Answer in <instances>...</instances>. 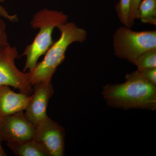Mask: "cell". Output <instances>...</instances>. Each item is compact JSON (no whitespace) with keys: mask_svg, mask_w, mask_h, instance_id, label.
<instances>
[{"mask_svg":"<svg viewBox=\"0 0 156 156\" xmlns=\"http://www.w3.org/2000/svg\"><path fill=\"white\" fill-rule=\"evenodd\" d=\"M139 71V70H138ZM143 76L151 83L156 86V68L139 71Z\"/></svg>","mask_w":156,"mask_h":156,"instance_id":"17","label":"cell"},{"mask_svg":"<svg viewBox=\"0 0 156 156\" xmlns=\"http://www.w3.org/2000/svg\"><path fill=\"white\" fill-rule=\"evenodd\" d=\"M2 141L0 140V156H6L7 155V154L6 153L5 150L2 146L1 144Z\"/></svg>","mask_w":156,"mask_h":156,"instance_id":"18","label":"cell"},{"mask_svg":"<svg viewBox=\"0 0 156 156\" xmlns=\"http://www.w3.org/2000/svg\"><path fill=\"white\" fill-rule=\"evenodd\" d=\"M7 145L17 156H51L41 142L34 138L7 142Z\"/></svg>","mask_w":156,"mask_h":156,"instance_id":"10","label":"cell"},{"mask_svg":"<svg viewBox=\"0 0 156 156\" xmlns=\"http://www.w3.org/2000/svg\"><path fill=\"white\" fill-rule=\"evenodd\" d=\"M31 98L32 94L16 93L9 86L0 85V120L16 112L25 110Z\"/></svg>","mask_w":156,"mask_h":156,"instance_id":"9","label":"cell"},{"mask_svg":"<svg viewBox=\"0 0 156 156\" xmlns=\"http://www.w3.org/2000/svg\"><path fill=\"white\" fill-rule=\"evenodd\" d=\"M142 23L156 25V0H142L136 11L135 20Z\"/></svg>","mask_w":156,"mask_h":156,"instance_id":"11","label":"cell"},{"mask_svg":"<svg viewBox=\"0 0 156 156\" xmlns=\"http://www.w3.org/2000/svg\"><path fill=\"white\" fill-rule=\"evenodd\" d=\"M142 0H131V10L128 20V27L131 28L134 24L135 16L140 3Z\"/></svg>","mask_w":156,"mask_h":156,"instance_id":"15","label":"cell"},{"mask_svg":"<svg viewBox=\"0 0 156 156\" xmlns=\"http://www.w3.org/2000/svg\"><path fill=\"white\" fill-rule=\"evenodd\" d=\"M57 28L60 32L59 39L51 45L43 60L29 72L32 86L40 82L52 81L57 68L64 61L68 47L76 42L83 43L88 36L86 30L73 22L67 21L58 26Z\"/></svg>","mask_w":156,"mask_h":156,"instance_id":"2","label":"cell"},{"mask_svg":"<svg viewBox=\"0 0 156 156\" xmlns=\"http://www.w3.org/2000/svg\"><path fill=\"white\" fill-rule=\"evenodd\" d=\"M19 53L15 47L0 46V85H6L18 89L20 92L30 95L32 86L29 73L20 70L15 64Z\"/></svg>","mask_w":156,"mask_h":156,"instance_id":"5","label":"cell"},{"mask_svg":"<svg viewBox=\"0 0 156 156\" xmlns=\"http://www.w3.org/2000/svg\"><path fill=\"white\" fill-rule=\"evenodd\" d=\"M113 47L116 56L134 64L143 53L156 49V31H135L121 27L113 37Z\"/></svg>","mask_w":156,"mask_h":156,"instance_id":"4","label":"cell"},{"mask_svg":"<svg viewBox=\"0 0 156 156\" xmlns=\"http://www.w3.org/2000/svg\"><path fill=\"white\" fill-rule=\"evenodd\" d=\"M4 0H0V16L4 19L9 20L12 23L17 22L18 21V17L16 14H11L8 12L2 5Z\"/></svg>","mask_w":156,"mask_h":156,"instance_id":"16","label":"cell"},{"mask_svg":"<svg viewBox=\"0 0 156 156\" xmlns=\"http://www.w3.org/2000/svg\"><path fill=\"white\" fill-rule=\"evenodd\" d=\"M4 18L0 16V46L6 47L10 45L6 32L5 23Z\"/></svg>","mask_w":156,"mask_h":156,"instance_id":"14","label":"cell"},{"mask_svg":"<svg viewBox=\"0 0 156 156\" xmlns=\"http://www.w3.org/2000/svg\"><path fill=\"white\" fill-rule=\"evenodd\" d=\"M134 65L139 71L156 68V49L148 50L136 58Z\"/></svg>","mask_w":156,"mask_h":156,"instance_id":"12","label":"cell"},{"mask_svg":"<svg viewBox=\"0 0 156 156\" xmlns=\"http://www.w3.org/2000/svg\"><path fill=\"white\" fill-rule=\"evenodd\" d=\"M65 131L48 116L35 126L34 138L41 142L51 156H64Z\"/></svg>","mask_w":156,"mask_h":156,"instance_id":"6","label":"cell"},{"mask_svg":"<svg viewBox=\"0 0 156 156\" xmlns=\"http://www.w3.org/2000/svg\"><path fill=\"white\" fill-rule=\"evenodd\" d=\"M32 88L31 99L24 114L29 121L36 126L48 116V104L54 94V89L51 81L37 83L32 86Z\"/></svg>","mask_w":156,"mask_h":156,"instance_id":"8","label":"cell"},{"mask_svg":"<svg viewBox=\"0 0 156 156\" xmlns=\"http://www.w3.org/2000/svg\"><path fill=\"white\" fill-rule=\"evenodd\" d=\"M35 129L24 111L16 112L0 120V140L9 142L30 139L34 137Z\"/></svg>","mask_w":156,"mask_h":156,"instance_id":"7","label":"cell"},{"mask_svg":"<svg viewBox=\"0 0 156 156\" xmlns=\"http://www.w3.org/2000/svg\"><path fill=\"white\" fill-rule=\"evenodd\" d=\"M123 83L104 86L102 95L107 104L114 108L128 110L156 109V86L151 83L140 71L127 74Z\"/></svg>","mask_w":156,"mask_h":156,"instance_id":"1","label":"cell"},{"mask_svg":"<svg viewBox=\"0 0 156 156\" xmlns=\"http://www.w3.org/2000/svg\"><path fill=\"white\" fill-rule=\"evenodd\" d=\"M68 16L62 11L45 8L34 14L30 21L34 29L39 32L33 42L24 49L22 56L26 57L23 71L32 70L38 63L39 58L44 55L54 43L52 34L58 26L68 21Z\"/></svg>","mask_w":156,"mask_h":156,"instance_id":"3","label":"cell"},{"mask_svg":"<svg viewBox=\"0 0 156 156\" xmlns=\"http://www.w3.org/2000/svg\"><path fill=\"white\" fill-rule=\"evenodd\" d=\"M131 0H119L115 6L116 12L120 22L128 27Z\"/></svg>","mask_w":156,"mask_h":156,"instance_id":"13","label":"cell"}]
</instances>
